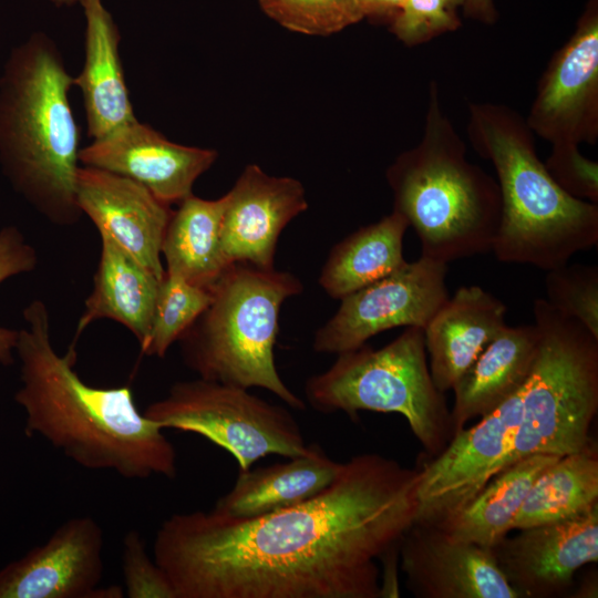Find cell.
<instances>
[{"label": "cell", "mask_w": 598, "mask_h": 598, "mask_svg": "<svg viewBox=\"0 0 598 598\" xmlns=\"http://www.w3.org/2000/svg\"><path fill=\"white\" fill-rule=\"evenodd\" d=\"M551 145L596 144L598 138V0H589L568 41L539 79L525 118Z\"/></svg>", "instance_id": "12"}, {"label": "cell", "mask_w": 598, "mask_h": 598, "mask_svg": "<svg viewBox=\"0 0 598 598\" xmlns=\"http://www.w3.org/2000/svg\"><path fill=\"white\" fill-rule=\"evenodd\" d=\"M262 11L283 28L329 35L364 19L361 0H258Z\"/></svg>", "instance_id": "29"}, {"label": "cell", "mask_w": 598, "mask_h": 598, "mask_svg": "<svg viewBox=\"0 0 598 598\" xmlns=\"http://www.w3.org/2000/svg\"><path fill=\"white\" fill-rule=\"evenodd\" d=\"M212 301V291L168 274L161 281L150 332L141 352L163 358Z\"/></svg>", "instance_id": "28"}, {"label": "cell", "mask_w": 598, "mask_h": 598, "mask_svg": "<svg viewBox=\"0 0 598 598\" xmlns=\"http://www.w3.org/2000/svg\"><path fill=\"white\" fill-rule=\"evenodd\" d=\"M38 256L22 231L13 226L0 229V285L11 277L35 269ZM18 330L0 327V364L11 365L16 360Z\"/></svg>", "instance_id": "34"}, {"label": "cell", "mask_w": 598, "mask_h": 598, "mask_svg": "<svg viewBox=\"0 0 598 598\" xmlns=\"http://www.w3.org/2000/svg\"><path fill=\"white\" fill-rule=\"evenodd\" d=\"M22 317L16 344L21 386L14 401L24 410L25 433L43 437L87 470L128 480L174 478L176 450L164 430L138 411L131 388L85 383L74 368L75 346L64 354L55 351L42 300H32Z\"/></svg>", "instance_id": "2"}, {"label": "cell", "mask_w": 598, "mask_h": 598, "mask_svg": "<svg viewBox=\"0 0 598 598\" xmlns=\"http://www.w3.org/2000/svg\"><path fill=\"white\" fill-rule=\"evenodd\" d=\"M560 456L533 454L499 470L443 529L491 548L513 530V522L539 473Z\"/></svg>", "instance_id": "26"}, {"label": "cell", "mask_w": 598, "mask_h": 598, "mask_svg": "<svg viewBox=\"0 0 598 598\" xmlns=\"http://www.w3.org/2000/svg\"><path fill=\"white\" fill-rule=\"evenodd\" d=\"M517 530L491 549L519 598L560 594L579 568L598 560V505L569 519Z\"/></svg>", "instance_id": "14"}, {"label": "cell", "mask_w": 598, "mask_h": 598, "mask_svg": "<svg viewBox=\"0 0 598 598\" xmlns=\"http://www.w3.org/2000/svg\"><path fill=\"white\" fill-rule=\"evenodd\" d=\"M75 195L100 236L164 278L162 244L173 213L169 205L127 177L84 165L76 173Z\"/></svg>", "instance_id": "17"}, {"label": "cell", "mask_w": 598, "mask_h": 598, "mask_svg": "<svg viewBox=\"0 0 598 598\" xmlns=\"http://www.w3.org/2000/svg\"><path fill=\"white\" fill-rule=\"evenodd\" d=\"M446 272L447 264L421 256L343 297L336 313L316 331L315 351L338 355L385 330L424 329L450 297Z\"/></svg>", "instance_id": "10"}, {"label": "cell", "mask_w": 598, "mask_h": 598, "mask_svg": "<svg viewBox=\"0 0 598 598\" xmlns=\"http://www.w3.org/2000/svg\"><path fill=\"white\" fill-rule=\"evenodd\" d=\"M463 4L464 0H406L390 31L409 47L429 42L462 25L458 8Z\"/></svg>", "instance_id": "31"}, {"label": "cell", "mask_w": 598, "mask_h": 598, "mask_svg": "<svg viewBox=\"0 0 598 598\" xmlns=\"http://www.w3.org/2000/svg\"><path fill=\"white\" fill-rule=\"evenodd\" d=\"M216 158L214 150L171 142L137 120L79 153L82 165L127 177L169 206L193 194L195 181Z\"/></svg>", "instance_id": "16"}, {"label": "cell", "mask_w": 598, "mask_h": 598, "mask_svg": "<svg viewBox=\"0 0 598 598\" xmlns=\"http://www.w3.org/2000/svg\"><path fill=\"white\" fill-rule=\"evenodd\" d=\"M553 179L567 194L598 204V164L585 157L578 145H551L544 163Z\"/></svg>", "instance_id": "33"}, {"label": "cell", "mask_w": 598, "mask_h": 598, "mask_svg": "<svg viewBox=\"0 0 598 598\" xmlns=\"http://www.w3.org/2000/svg\"><path fill=\"white\" fill-rule=\"evenodd\" d=\"M308 403L322 413L359 411L399 413L423 446L437 454L454 435L451 411L430 373L424 331L406 327L380 349L367 343L337 355L326 371L305 385Z\"/></svg>", "instance_id": "8"}, {"label": "cell", "mask_w": 598, "mask_h": 598, "mask_svg": "<svg viewBox=\"0 0 598 598\" xmlns=\"http://www.w3.org/2000/svg\"><path fill=\"white\" fill-rule=\"evenodd\" d=\"M341 466L319 444H308L305 453L286 462L239 471L213 509L233 518H254L293 507L327 489Z\"/></svg>", "instance_id": "20"}, {"label": "cell", "mask_w": 598, "mask_h": 598, "mask_svg": "<svg viewBox=\"0 0 598 598\" xmlns=\"http://www.w3.org/2000/svg\"><path fill=\"white\" fill-rule=\"evenodd\" d=\"M81 4L86 20L85 55L73 82L82 92L87 134L100 140L137 118L121 62L118 28L101 0H82Z\"/></svg>", "instance_id": "21"}, {"label": "cell", "mask_w": 598, "mask_h": 598, "mask_svg": "<svg viewBox=\"0 0 598 598\" xmlns=\"http://www.w3.org/2000/svg\"><path fill=\"white\" fill-rule=\"evenodd\" d=\"M122 569L128 598H176L171 580L147 554L136 530L127 532L123 539Z\"/></svg>", "instance_id": "32"}, {"label": "cell", "mask_w": 598, "mask_h": 598, "mask_svg": "<svg viewBox=\"0 0 598 598\" xmlns=\"http://www.w3.org/2000/svg\"><path fill=\"white\" fill-rule=\"evenodd\" d=\"M101 237L99 265L93 287L84 301L75 338L101 319L116 321L145 343L163 278L143 266L106 236ZM165 276V275H164Z\"/></svg>", "instance_id": "23"}, {"label": "cell", "mask_w": 598, "mask_h": 598, "mask_svg": "<svg viewBox=\"0 0 598 598\" xmlns=\"http://www.w3.org/2000/svg\"><path fill=\"white\" fill-rule=\"evenodd\" d=\"M536 323L505 326L453 386L451 411L454 433L482 417L518 391L527 380L537 353Z\"/></svg>", "instance_id": "22"}, {"label": "cell", "mask_w": 598, "mask_h": 598, "mask_svg": "<svg viewBox=\"0 0 598 598\" xmlns=\"http://www.w3.org/2000/svg\"><path fill=\"white\" fill-rule=\"evenodd\" d=\"M533 313L537 353L519 389V425L499 470L533 454L582 450L598 411V338L546 299L534 301Z\"/></svg>", "instance_id": "7"}, {"label": "cell", "mask_w": 598, "mask_h": 598, "mask_svg": "<svg viewBox=\"0 0 598 598\" xmlns=\"http://www.w3.org/2000/svg\"><path fill=\"white\" fill-rule=\"evenodd\" d=\"M406 0H361L364 19L391 22Z\"/></svg>", "instance_id": "35"}, {"label": "cell", "mask_w": 598, "mask_h": 598, "mask_svg": "<svg viewBox=\"0 0 598 598\" xmlns=\"http://www.w3.org/2000/svg\"><path fill=\"white\" fill-rule=\"evenodd\" d=\"M173 213L162 244L165 271L210 289L227 262L220 246L226 195L203 199L193 194Z\"/></svg>", "instance_id": "25"}, {"label": "cell", "mask_w": 598, "mask_h": 598, "mask_svg": "<svg viewBox=\"0 0 598 598\" xmlns=\"http://www.w3.org/2000/svg\"><path fill=\"white\" fill-rule=\"evenodd\" d=\"M56 7L72 6L76 2L81 3L82 0H50Z\"/></svg>", "instance_id": "37"}, {"label": "cell", "mask_w": 598, "mask_h": 598, "mask_svg": "<svg viewBox=\"0 0 598 598\" xmlns=\"http://www.w3.org/2000/svg\"><path fill=\"white\" fill-rule=\"evenodd\" d=\"M405 218L393 210L336 244L319 276V285L333 299L343 297L392 274L406 261Z\"/></svg>", "instance_id": "24"}, {"label": "cell", "mask_w": 598, "mask_h": 598, "mask_svg": "<svg viewBox=\"0 0 598 598\" xmlns=\"http://www.w3.org/2000/svg\"><path fill=\"white\" fill-rule=\"evenodd\" d=\"M302 290L291 272L230 264L210 288L208 307L178 340L184 363L198 378L261 388L303 410L279 375L274 351L280 308Z\"/></svg>", "instance_id": "6"}, {"label": "cell", "mask_w": 598, "mask_h": 598, "mask_svg": "<svg viewBox=\"0 0 598 598\" xmlns=\"http://www.w3.org/2000/svg\"><path fill=\"white\" fill-rule=\"evenodd\" d=\"M225 195L220 246L227 262L275 268L281 231L308 208L302 184L291 177L270 176L250 164Z\"/></svg>", "instance_id": "18"}, {"label": "cell", "mask_w": 598, "mask_h": 598, "mask_svg": "<svg viewBox=\"0 0 598 598\" xmlns=\"http://www.w3.org/2000/svg\"><path fill=\"white\" fill-rule=\"evenodd\" d=\"M506 306L480 286L460 287L423 329L429 369L436 389H453L498 331Z\"/></svg>", "instance_id": "19"}, {"label": "cell", "mask_w": 598, "mask_h": 598, "mask_svg": "<svg viewBox=\"0 0 598 598\" xmlns=\"http://www.w3.org/2000/svg\"><path fill=\"white\" fill-rule=\"evenodd\" d=\"M419 480L417 466L360 454L293 507L254 518L173 514L153 557L176 598H379L377 560L415 522Z\"/></svg>", "instance_id": "1"}, {"label": "cell", "mask_w": 598, "mask_h": 598, "mask_svg": "<svg viewBox=\"0 0 598 598\" xmlns=\"http://www.w3.org/2000/svg\"><path fill=\"white\" fill-rule=\"evenodd\" d=\"M74 85L56 44L35 32L14 47L0 75V166L10 185L50 223L72 226L80 128L69 93Z\"/></svg>", "instance_id": "3"}, {"label": "cell", "mask_w": 598, "mask_h": 598, "mask_svg": "<svg viewBox=\"0 0 598 598\" xmlns=\"http://www.w3.org/2000/svg\"><path fill=\"white\" fill-rule=\"evenodd\" d=\"M597 505L598 453L591 440L539 473L514 518L513 529L569 519Z\"/></svg>", "instance_id": "27"}, {"label": "cell", "mask_w": 598, "mask_h": 598, "mask_svg": "<svg viewBox=\"0 0 598 598\" xmlns=\"http://www.w3.org/2000/svg\"><path fill=\"white\" fill-rule=\"evenodd\" d=\"M467 135L492 162L501 220L492 250L497 260L550 270L598 243V205L567 194L538 158L534 133L507 105L468 106Z\"/></svg>", "instance_id": "4"}, {"label": "cell", "mask_w": 598, "mask_h": 598, "mask_svg": "<svg viewBox=\"0 0 598 598\" xmlns=\"http://www.w3.org/2000/svg\"><path fill=\"white\" fill-rule=\"evenodd\" d=\"M520 420L519 390L470 429H461L417 468L416 523L443 527L494 476L511 450Z\"/></svg>", "instance_id": "11"}, {"label": "cell", "mask_w": 598, "mask_h": 598, "mask_svg": "<svg viewBox=\"0 0 598 598\" xmlns=\"http://www.w3.org/2000/svg\"><path fill=\"white\" fill-rule=\"evenodd\" d=\"M163 430L204 436L230 453L239 471L268 455L292 457L308 444L290 411L248 389L198 378L174 383L143 412Z\"/></svg>", "instance_id": "9"}, {"label": "cell", "mask_w": 598, "mask_h": 598, "mask_svg": "<svg viewBox=\"0 0 598 598\" xmlns=\"http://www.w3.org/2000/svg\"><path fill=\"white\" fill-rule=\"evenodd\" d=\"M465 146L431 82L423 136L386 172L393 210L417 235L421 256L444 264L492 250L501 220L498 184Z\"/></svg>", "instance_id": "5"}, {"label": "cell", "mask_w": 598, "mask_h": 598, "mask_svg": "<svg viewBox=\"0 0 598 598\" xmlns=\"http://www.w3.org/2000/svg\"><path fill=\"white\" fill-rule=\"evenodd\" d=\"M406 588L419 598H519L491 548L414 522L399 544Z\"/></svg>", "instance_id": "15"}, {"label": "cell", "mask_w": 598, "mask_h": 598, "mask_svg": "<svg viewBox=\"0 0 598 598\" xmlns=\"http://www.w3.org/2000/svg\"><path fill=\"white\" fill-rule=\"evenodd\" d=\"M462 8L466 18L488 25L497 22L498 12L494 0H464Z\"/></svg>", "instance_id": "36"}, {"label": "cell", "mask_w": 598, "mask_h": 598, "mask_svg": "<svg viewBox=\"0 0 598 598\" xmlns=\"http://www.w3.org/2000/svg\"><path fill=\"white\" fill-rule=\"evenodd\" d=\"M546 301L598 338V267L561 265L547 270Z\"/></svg>", "instance_id": "30"}, {"label": "cell", "mask_w": 598, "mask_h": 598, "mask_svg": "<svg viewBox=\"0 0 598 598\" xmlns=\"http://www.w3.org/2000/svg\"><path fill=\"white\" fill-rule=\"evenodd\" d=\"M104 538L89 516L61 524L49 539L0 569V598H120L122 587L99 586Z\"/></svg>", "instance_id": "13"}]
</instances>
